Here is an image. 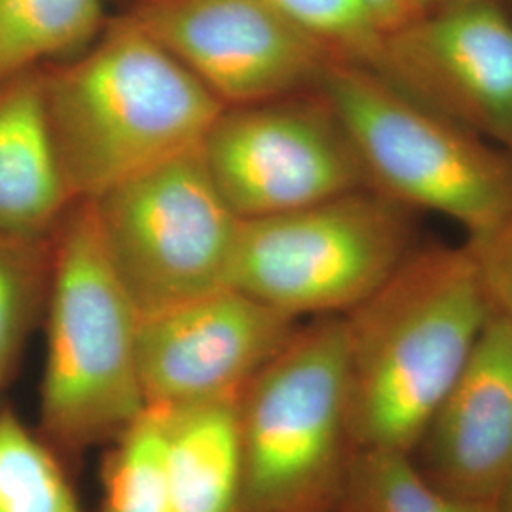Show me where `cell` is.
Wrapping results in <instances>:
<instances>
[{"label": "cell", "mask_w": 512, "mask_h": 512, "mask_svg": "<svg viewBox=\"0 0 512 512\" xmlns=\"http://www.w3.org/2000/svg\"><path fill=\"white\" fill-rule=\"evenodd\" d=\"M492 315L469 247L404 258L346 313L353 450L410 454Z\"/></svg>", "instance_id": "obj_1"}, {"label": "cell", "mask_w": 512, "mask_h": 512, "mask_svg": "<svg viewBox=\"0 0 512 512\" xmlns=\"http://www.w3.org/2000/svg\"><path fill=\"white\" fill-rule=\"evenodd\" d=\"M44 101L74 202L202 147L224 105L128 12L44 67Z\"/></svg>", "instance_id": "obj_2"}, {"label": "cell", "mask_w": 512, "mask_h": 512, "mask_svg": "<svg viewBox=\"0 0 512 512\" xmlns=\"http://www.w3.org/2000/svg\"><path fill=\"white\" fill-rule=\"evenodd\" d=\"M141 313L105 253L92 202L52 238L40 435L59 454L109 444L145 408L137 365Z\"/></svg>", "instance_id": "obj_3"}, {"label": "cell", "mask_w": 512, "mask_h": 512, "mask_svg": "<svg viewBox=\"0 0 512 512\" xmlns=\"http://www.w3.org/2000/svg\"><path fill=\"white\" fill-rule=\"evenodd\" d=\"M243 511L323 512L342 497L349 461L346 315L315 317L238 399Z\"/></svg>", "instance_id": "obj_4"}, {"label": "cell", "mask_w": 512, "mask_h": 512, "mask_svg": "<svg viewBox=\"0 0 512 512\" xmlns=\"http://www.w3.org/2000/svg\"><path fill=\"white\" fill-rule=\"evenodd\" d=\"M317 90L348 133L368 188L480 238L512 217V154L427 109L384 76L330 61Z\"/></svg>", "instance_id": "obj_5"}, {"label": "cell", "mask_w": 512, "mask_h": 512, "mask_svg": "<svg viewBox=\"0 0 512 512\" xmlns=\"http://www.w3.org/2000/svg\"><path fill=\"white\" fill-rule=\"evenodd\" d=\"M404 207L372 188L239 222L228 287L272 310L346 315L410 255Z\"/></svg>", "instance_id": "obj_6"}, {"label": "cell", "mask_w": 512, "mask_h": 512, "mask_svg": "<svg viewBox=\"0 0 512 512\" xmlns=\"http://www.w3.org/2000/svg\"><path fill=\"white\" fill-rule=\"evenodd\" d=\"M110 264L141 315L228 287L238 215L200 148L93 200Z\"/></svg>", "instance_id": "obj_7"}, {"label": "cell", "mask_w": 512, "mask_h": 512, "mask_svg": "<svg viewBox=\"0 0 512 512\" xmlns=\"http://www.w3.org/2000/svg\"><path fill=\"white\" fill-rule=\"evenodd\" d=\"M200 152L241 220L368 188L348 133L319 90L224 107Z\"/></svg>", "instance_id": "obj_8"}, {"label": "cell", "mask_w": 512, "mask_h": 512, "mask_svg": "<svg viewBox=\"0 0 512 512\" xmlns=\"http://www.w3.org/2000/svg\"><path fill=\"white\" fill-rule=\"evenodd\" d=\"M128 14L224 107L317 90L336 59L264 0H137Z\"/></svg>", "instance_id": "obj_9"}, {"label": "cell", "mask_w": 512, "mask_h": 512, "mask_svg": "<svg viewBox=\"0 0 512 512\" xmlns=\"http://www.w3.org/2000/svg\"><path fill=\"white\" fill-rule=\"evenodd\" d=\"M298 321L234 287L139 317L137 365L145 404L181 408L239 399Z\"/></svg>", "instance_id": "obj_10"}, {"label": "cell", "mask_w": 512, "mask_h": 512, "mask_svg": "<svg viewBox=\"0 0 512 512\" xmlns=\"http://www.w3.org/2000/svg\"><path fill=\"white\" fill-rule=\"evenodd\" d=\"M376 73L512 154V18L495 0L421 14L387 33Z\"/></svg>", "instance_id": "obj_11"}, {"label": "cell", "mask_w": 512, "mask_h": 512, "mask_svg": "<svg viewBox=\"0 0 512 512\" xmlns=\"http://www.w3.org/2000/svg\"><path fill=\"white\" fill-rule=\"evenodd\" d=\"M421 442L440 490L497 505L512 480V332L494 313Z\"/></svg>", "instance_id": "obj_12"}, {"label": "cell", "mask_w": 512, "mask_h": 512, "mask_svg": "<svg viewBox=\"0 0 512 512\" xmlns=\"http://www.w3.org/2000/svg\"><path fill=\"white\" fill-rule=\"evenodd\" d=\"M44 101V67L0 84V236L48 243L74 205Z\"/></svg>", "instance_id": "obj_13"}, {"label": "cell", "mask_w": 512, "mask_h": 512, "mask_svg": "<svg viewBox=\"0 0 512 512\" xmlns=\"http://www.w3.org/2000/svg\"><path fill=\"white\" fill-rule=\"evenodd\" d=\"M160 410L171 512L243 511L238 399Z\"/></svg>", "instance_id": "obj_14"}, {"label": "cell", "mask_w": 512, "mask_h": 512, "mask_svg": "<svg viewBox=\"0 0 512 512\" xmlns=\"http://www.w3.org/2000/svg\"><path fill=\"white\" fill-rule=\"evenodd\" d=\"M107 21L105 0H0V84L82 54Z\"/></svg>", "instance_id": "obj_15"}, {"label": "cell", "mask_w": 512, "mask_h": 512, "mask_svg": "<svg viewBox=\"0 0 512 512\" xmlns=\"http://www.w3.org/2000/svg\"><path fill=\"white\" fill-rule=\"evenodd\" d=\"M0 512H82L46 439L0 406Z\"/></svg>", "instance_id": "obj_16"}, {"label": "cell", "mask_w": 512, "mask_h": 512, "mask_svg": "<svg viewBox=\"0 0 512 512\" xmlns=\"http://www.w3.org/2000/svg\"><path fill=\"white\" fill-rule=\"evenodd\" d=\"M340 501L346 512H497L465 501L421 475L403 452L359 450L349 461Z\"/></svg>", "instance_id": "obj_17"}, {"label": "cell", "mask_w": 512, "mask_h": 512, "mask_svg": "<svg viewBox=\"0 0 512 512\" xmlns=\"http://www.w3.org/2000/svg\"><path fill=\"white\" fill-rule=\"evenodd\" d=\"M107 446L99 512H171L164 412L147 406Z\"/></svg>", "instance_id": "obj_18"}, {"label": "cell", "mask_w": 512, "mask_h": 512, "mask_svg": "<svg viewBox=\"0 0 512 512\" xmlns=\"http://www.w3.org/2000/svg\"><path fill=\"white\" fill-rule=\"evenodd\" d=\"M52 270V241L0 236V393L18 372L23 351L44 317Z\"/></svg>", "instance_id": "obj_19"}, {"label": "cell", "mask_w": 512, "mask_h": 512, "mask_svg": "<svg viewBox=\"0 0 512 512\" xmlns=\"http://www.w3.org/2000/svg\"><path fill=\"white\" fill-rule=\"evenodd\" d=\"M336 59L378 71L385 33L365 0H264Z\"/></svg>", "instance_id": "obj_20"}, {"label": "cell", "mask_w": 512, "mask_h": 512, "mask_svg": "<svg viewBox=\"0 0 512 512\" xmlns=\"http://www.w3.org/2000/svg\"><path fill=\"white\" fill-rule=\"evenodd\" d=\"M492 313L512 332V217L492 232L469 239Z\"/></svg>", "instance_id": "obj_21"}, {"label": "cell", "mask_w": 512, "mask_h": 512, "mask_svg": "<svg viewBox=\"0 0 512 512\" xmlns=\"http://www.w3.org/2000/svg\"><path fill=\"white\" fill-rule=\"evenodd\" d=\"M385 35L420 16L416 0H365Z\"/></svg>", "instance_id": "obj_22"}, {"label": "cell", "mask_w": 512, "mask_h": 512, "mask_svg": "<svg viewBox=\"0 0 512 512\" xmlns=\"http://www.w3.org/2000/svg\"><path fill=\"white\" fill-rule=\"evenodd\" d=\"M478 0H416L418 12L421 14H429V12H437V10H446V8H454L461 4H471Z\"/></svg>", "instance_id": "obj_23"}, {"label": "cell", "mask_w": 512, "mask_h": 512, "mask_svg": "<svg viewBox=\"0 0 512 512\" xmlns=\"http://www.w3.org/2000/svg\"><path fill=\"white\" fill-rule=\"evenodd\" d=\"M497 512H512V480L501 495V499L497 501Z\"/></svg>", "instance_id": "obj_24"}, {"label": "cell", "mask_w": 512, "mask_h": 512, "mask_svg": "<svg viewBox=\"0 0 512 512\" xmlns=\"http://www.w3.org/2000/svg\"><path fill=\"white\" fill-rule=\"evenodd\" d=\"M129 2H131V4H135V2H137V0H129Z\"/></svg>", "instance_id": "obj_25"}, {"label": "cell", "mask_w": 512, "mask_h": 512, "mask_svg": "<svg viewBox=\"0 0 512 512\" xmlns=\"http://www.w3.org/2000/svg\"><path fill=\"white\" fill-rule=\"evenodd\" d=\"M0 406H2V404H0Z\"/></svg>", "instance_id": "obj_26"}]
</instances>
